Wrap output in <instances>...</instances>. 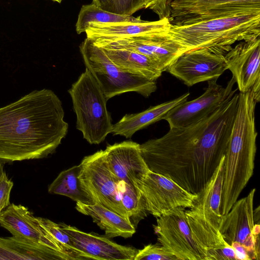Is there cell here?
<instances>
[{"label":"cell","instance_id":"1","mask_svg":"<svg viewBox=\"0 0 260 260\" xmlns=\"http://www.w3.org/2000/svg\"><path fill=\"white\" fill-rule=\"evenodd\" d=\"M239 93L210 115L192 124L170 128L140 148L148 169L164 175L193 194L201 191L225 156Z\"/></svg>","mask_w":260,"mask_h":260},{"label":"cell","instance_id":"2","mask_svg":"<svg viewBox=\"0 0 260 260\" xmlns=\"http://www.w3.org/2000/svg\"><path fill=\"white\" fill-rule=\"evenodd\" d=\"M62 103L48 89L34 90L0 108V160L46 157L67 134Z\"/></svg>","mask_w":260,"mask_h":260},{"label":"cell","instance_id":"3","mask_svg":"<svg viewBox=\"0 0 260 260\" xmlns=\"http://www.w3.org/2000/svg\"><path fill=\"white\" fill-rule=\"evenodd\" d=\"M238 104L223 164L220 212L228 213L252 176L257 133L256 102L251 91L239 93Z\"/></svg>","mask_w":260,"mask_h":260},{"label":"cell","instance_id":"4","mask_svg":"<svg viewBox=\"0 0 260 260\" xmlns=\"http://www.w3.org/2000/svg\"><path fill=\"white\" fill-rule=\"evenodd\" d=\"M185 52L206 48L225 55L238 41L260 36V13H251L183 25H171L166 31Z\"/></svg>","mask_w":260,"mask_h":260},{"label":"cell","instance_id":"5","mask_svg":"<svg viewBox=\"0 0 260 260\" xmlns=\"http://www.w3.org/2000/svg\"><path fill=\"white\" fill-rule=\"evenodd\" d=\"M224 157L204 188L197 193L192 206L185 211L192 238L202 260H224L232 251L231 246L225 241L219 231L222 216L220 204Z\"/></svg>","mask_w":260,"mask_h":260},{"label":"cell","instance_id":"6","mask_svg":"<svg viewBox=\"0 0 260 260\" xmlns=\"http://www.w3.org/2000/svg\"><path fill=\"white\" fill-rule=\"evenodd\" d=\"M68 92L77 116V128L89 144L101 143L112 133L113 124L106 107L107 100L87 68Z\"/></svg>","mask_w":260,"mask_h":260},{"label":"cell","instance_id":"7","mask_svg":"<svg viewBox=\"0 0 260 260\" xmlns=\"http://www.w3.org/2000/svg\"><path fill=\"white\" fill-rule=\"evenodd\" d=\"M79 49L86 68L98 83L107 101L132 91L147 98L156 91V81L121 70L108 58L102 48L89 39L86 38Z\"/></svg>","mask_w":260,"mask_h":260},{"label":"cell","instance_id":"8","mask_svg":"<svg viewBox=\"0 0 260 260\" xmlns=\"http://www.w3.org/2000/svg\"><path fill=\"white\" fill-rule=\"evenodd\" d=\"M80 164L79 178L81 185L93 202L118 213L130 221L121 199L124 182L110 171L104 150L84 157Z\"/></svg>","mask_w":260,"mask_h":260},{"label":"cell","instance_id":"9","mask_svg":"<svg viewBox=\"0 0 260 260\" xmlns=\"http://www.w3.org/2000/svg\"><path fill=\"white\" fill-rule=\"evenodd\" d=\"M251 13H260V0H173L169 20L183 25Z\"/></svg>","mask_w":260,"mask_h":260},{"label":"cell","instance_id":"10","mask_svg":"<svg viewBox=\"0 0 260 260\" xmlns=\"http://www.w3.org/2000/svg\"><path fill=\"white\" fill-rule=\"evenodd\" d=\"M255 189L236 201L229 212L222 215L219 231L229 245L237 242L248 251L250 259L259 260V224L254 223L253 200Z\"/></svg>","mask_w":260,"mask_h":260},{"label":"cell","instance_id":"11","mask_svg":"<svg viewBox=\"0 0 260 260\" xmlns=\"http://www.w3.org/2000/svg\"><path fill=\"white\" fill-rule=\"evenodd\" d=\"M217 79L208 81L205 92L198 98L184 101L171 109L164 117L170 128L184 127L196 123L210 115L230 100L236 93V83L232 78L225 87L217 83Z\"/></svg>","mask_w":260,"mask_h":260},{"label":"cell","instance_id":"12","mask_svg":"<svg viewBox=\"0 0 260 260\" xmlns=\"http://www.w3.org/2000/svg\"><path fill=\"white\" fill-rule=\"evenodd\" d=\"M146 210L156 218L178 207L190 208L197 194L186 191L171 179L149 171L137 183Z\"/></svg>","mask_w":260,"mask_h":260},{"label":"cell","instance_id":"13","mask_svg":"<svg viewBox=\"0 0 260 260\" xmlns=\"http://www.w3.org/2000/svg\"><path fill=\"white\" fill-rule=\"evenodd\" d=\"M166 31L145 32L109 41L92 42L102 48L122 49L142 54L155 62L164 72L185 52L183 47Z\"/></svg>","mask_w":260,"mask_h":260},{"label":"cell","instance_id":"14","mask_svg":"<svg viewBox=\"0 0 260 260\" xmlns=\"http://www.w3.org/2000/svg\"><path fill=\"white\" fill-rule=\"evenodd\" d=\"M185 210L175 207L156 218L154 230L159 244L178 260H202L192 238Z\"/></svg>","mask_w":260,"mask_h":260},{"label":"cell","instance_id":"15","mask_svg":"<svg viewBox=\"0 0 260 260\" xmlns=\"http://www.w3.org/2000/svg\"><path fill=\"white\" fill-rule=\"evenodd\" d=\"M225 55L206 48L183 53L168 68L167 71L188 86L217 79L228 66Z\"/></svg>","mask_w":260,"mask_h":260},{"label":"cell","instance_id":"16","mask_svg":"<svg viewBox=\"0 0 260 260\" xmlns=\"http://www.w3.org/2000/svg\"><path fill=\"white\" fill-rule=\"evenodd\" d=\"M260 39L241 41L224 55L240 92L251 91L260 100Z\"/></svg>","mask_w":260,"mask_h":260},{"label":"cell","instance_id":"17","mask_svg":"<svg viewBox=\"0 0 260 260\" xmlns=\"http://www.w3.org/2000/svg\"><path fill=\"white\" fill-rule=\"evenodd\" d=\"M59 224L73 247L87 259L134 260L138 252V249L118 244L105 235L86 233L64 223Z\"/></svg>","mask_w":260,"mask_h":260},{"label":"cell","instance_id":"18","mask_svg":"<svg viewBox=\"0 0 260 260\" xmlns=\"http://www.w3.org/2000/svg\"><path fill=\"white\" fill-rule=\"evenodd\" d=\"M107 166L119 180L136 187L149 171L141 154L140 144L126 141L108 145L104 150Z\"/></svg>","mask_w":260,"mask_h":260},{"label":"cell","instance_id":"19","mask_svg":"<svg viewBox=\"0 0 260 260\" xmlns=\"http://www.w3.org/2000/svg\"><path fill=\"white\" fill-rule=\"evenodd\" d=\"M0 225L13 236L38 243L65 253L51 236L40 226L37 217L23 205L10 204L0 214Z\"/></svg>","mask_w":260,"mask_h":260},{"label":"cell","instance_id":"20","mask_svg":"<svg viewBox=\"0 0 260 260\" xmlns=\"http://www.w3.org/2000/svg\"><path fill=\"white\" fill-rule=\"evenodd\" d=\"M170 22L165 18L154 21L142 22H90L85 31L86 38L93 42L109 41L140 34L165 30Z\"/></svg>","mask_w":260,"mask_h":260},{"label":"cell","instance_id":"21","mask_svg":"<svg viewBox=\"0 0 260 260\" xmlns=\"http://www.w3.org/2000/svg\"><path fill=\"white\" fill-rule=\"evenodd\" d=\"M72 260L48 246L12 236L0 237V260Z\"/></svg>","mask_w":260,"mask_h":260},{"label":"cell","instance_id":"22","mask_svg":"<svg viewBox=\"0 0 260 260\" xmlns=\"http://www.w3.org/2000/svg\"><path fill=\"white\" fill-rule=\"evenodd\" d=\"M76 209L83 215L91 217L93 221L105 231L109 238H129L136 232V228L124 217L98 203L76 202Z\"/></svg>","mask_w":260,"mask_h":260},{"label":"cell","instance_id":"23","mask_svg":"<svg viewBox=\"0 0 260 260\" xmlns=\"http://www.w3.org/2000/svg\"><path fill=\"white\" fill-rule=\"evenodd\" d=\"M189 94V92H186L175 99L150 107L140 113L126 114L113 124L111 133L130 138L138 131L162 119L171 109L187 101Z\"/></svg>","mask_w":260,"mask_h":260},{"label":"cell","instance_id":"24","mask_svg":"<svg viewBox=\"0 0 260 260\" xmlns=\"http://www.w3.org/2000/svg\"><path fill=\"white\" fill-rule=\"evenodd\" d=\"M102 48L116 66L126 72L151 81H156L163 73L155 62L142 54L122 49Z\"/></svg>","mask_w":260,"mask_h":260},{"label":"cell","instance_id":"25","mask_svg":"<svg viewBox=\"0 0 260 260\" xmlns=\"http://www.w3.org/2000/svg\"><path fill=\"white\" fill-rule=\"evenodd\" d=\"M81 169L80 164L61 171L49 185V193L66 196L76 202L94 203L81 185L79 178Z\"/></svg>","mask_w":260,"mask_h":260},{"label":"cell","instance_id":"26","mask_svg":"<svg viewBox=\"0 0 260 260\" xmlns=\"http://www.w3.org/2000/svg\"><path fill=\"white\" fill-rule=\"evenodd\" d=\"M140 16L135 17L132 15H123L106 11L91 3L83 5L78 14L76 23V30L78 34L85 32L90 22H142L145 21Z\"/></svg>","mask_w":260,"mask_h":260},{"label":"cell","instance_id":"27","mask_svg":"<svg viewBox=\"0 0 260 260\" xmlns=\"http://www.w3.org/2000/svg\"><path fill=\"white\" fill-rule=\"evenodd\" d=\"M121 196L122 203L128 213L130 221L136 228L148 213L141 194L135 186L124 182Z\"/></svg>","mask_w":260,"mask_h":260},{"label":"cell","instance_id":"28","mask_svg":"<svg viewBox=\"0 0 260 260\" xmlns=\"http://www.w3.org/2000/svg\"><path fill=\"white\" fill-rule=\"evenodd\" d=\"M37 218L40 226L56 241L61 250L73 260L87 259L84 254L73 247L69 236L61 229L59 223L45 218L38 217Z\"/></svg>","mask_w":260,"mask_h":260},{"label":"cell","instance_id":"29","mask_svg":"<svg viewBox=\"0 0 260 260\" xmlns=\"http://www.w3.org/2000/svg\"><path fill=\"white\" fill-rule=\"evenodd\" d=\"M134 260H178L160 244H149L138 250Z\"/></svg>","mask_w":260,"mask_h":260},{"label":"cell","instance_id":"30","mask_svg":"<svg viewBox=\"0 0 260 260\" xmlns=\"http://www.w3.org/2000/svg\"><path fill=\"white\" fill-rule=\"evenodd\" d=\"M143 8V0H110L105 10L120 15H132Z\"/></svg>","mask_w":260,"mask_h":260},{"label":"cell","instance_id":"31","mask_svg":"<svg viewBox=\"0 0 260 260\" xmlns=\"http://www.w3.org/2000/svg\"><path fill=\"white\" fill-rule=\"evenodd\" d=\"M173 0H143L144 8L149 9L157 15L159 19L169 18Z\"/></svg>","mask_w":260,"mask_h":260},{"label":"cell","instance_id":"32","mask_svg":"<svg viewBox=\"0 0 260 260\" xmlns=\"http://www.w3.org/2000/svg\"><path fill=\"white\" fill-rule=\"evenodd\" d=\"M13 186V181L3 171L0 175V214L10 204V197Z\"/></svg>","mask_w":260,"mask_h":260},{"label":"cell","instance_id":"33","mask_svg":"<svg viewBox=\"0 0 260 260\" xmlns=\"http://www.w3.org/2000/svg\"><path fill=\"white\" fill-rule=\"evenodd\" d=\"M231 246L235 251L237 259L251 260L248 251L241 244L234 242L231 244Z\"/></svg>","mask_w":260,"mask_h":260},{"label":"cell","instance_id":"34","mask_svg":"<svg viewBox=\"0 0 260 260\" xmlns=\"http://www.w3.org/2000/svg\"><path fill=\"white\" fill-rule=\"evenodd\" d=\"M110 0H92V3L105 10Z\"/></svg>","mask_w":260,"mask_h":260},{"label":"cell","instance_id":"35","mask_svg":"<svg viewBox=\"0 0 260 260\" xmlns=\"http://www.w3.org/2000/svg\"><path fill=\"white\" fill-rule=\"evenodd\" d=\"M4 171V165L3 163L0 160V175Z\"/></svg>","mask_w":260,"mask_h":260},{"label":"cell","instance_id":"36","mask_svg":"<svg viewBox=\"0 0 260 260\" xmlns=\"http://www.w3.org/2000/svg\"><path fill=\"white\" fill-rule=\"evenodd\" d=\"M50 1H53L54 2H57L58 3H61L64 0H50Z\"/></svg>","mask_w":260,"mask_h":260}]
</instances>
